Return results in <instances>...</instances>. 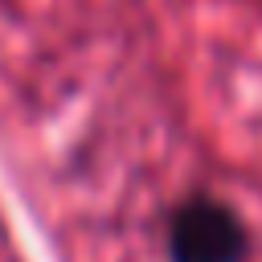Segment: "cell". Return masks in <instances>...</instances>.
I'll use <instances>...</instances> for the list:
<instances>
[{
  "mask_svg": "<svg viewBox=\"0 0 262 262\" xmlns=\"http://www.w3.org/2000/svg\"><path fill=\"white\" fill-rule=\"evenodd\" d=\"M246 225L237 213L213 196H192L172 213L168 254L172 262H242L246 258Z\"/></svg>",
  "mask_w": 262,
  "mask_h": 262,
  "instance_id": "6da1fadb",
  "label": "cell"
}]
</instances>
